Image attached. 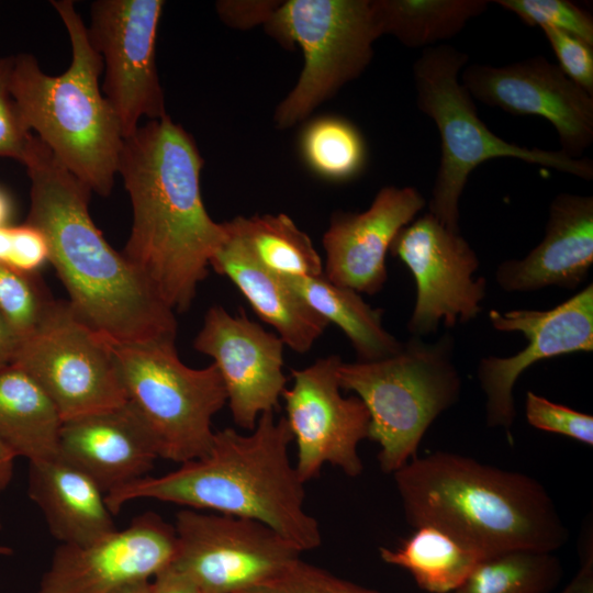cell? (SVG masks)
Masks as SVG:
<instances>
[{
  "instance_id": "3957f363",
  "label": "cell",
  "mask_w": 593,
  "mask_h": 593,
  "mask_svg": "<svg viewBox=\"0 0 593 593\" xmlns=\"http://www.w3.org/2000/svg\"><path fill=\"white\" fill-rule=\"evenodd\" d=\"M250 432H214L203 457L107 493L109 510L115 515L127 502L152 499L259 522L301 552L317 548L322 535L304 508V483L290 460L293 438L286 418L262 413Z\"/></svg>"
},
{
  "instance_id": "9c48e42d",
  "label": "cell",
  "mask_w": 593,
  "mask_h": 593,
  "mask_svg": "<svg viewBox=\"0 0 593 593\" xmlns=\"http://www.w3.org/2000/svg\"><path fill=\"white\" fill-rule=\"evenodd\" d=\"M265 29L284 47H301L304 56L295 86L276 109L273 119L279 128L306 119L359 77L379 38L370 0L282 1Z\"/></svg>"
},
{
  "instance_id": "2e32d148",
  "label": "cell",
  "mask_w": 593,
  "mask_h": 593,
  "mask_svg": "<svg viewBox=\"0 0 593 593\" xmlns=\"http://www.w3.org/2000/svg\"><path fill=\"white\" fill-rule=\"evenodd\" d=\"M489 318L496 331L519 332L527 340L515 355L484 357L478 365L486 424L511 437L516 416L513 389L521 374L539 360L593 350V284L550 310H491Z\"/></svg>"
},
{
  "instance_id": "83f0119b",
  "label": "cell",
  "mask_w": 593,
  "mask_h": 593,
  "mask_svg": "<svg viewBox=\"0 0 593 593\" xmlns=\"http://www.w3.org/2000/svg\"><path fill=\"white\" fill-rule=\"evenodd\" d=\"M383 562L410 572L429 593H452L467 579L480 557L444 530L424 525L401 547H381Z\"/></svg>"
},
{
  "instance_id": "4fadbf2b",
  "label": "cell",
  "mask_w": 593,
  "mask_h": 593,
  "mask_svg": "<svg viewBox=\"0 0 593 593\" xmlns=\"http://www.w3.org/2000/svg\"><path fill=\"white\" fill-rule=\"evenodd\" d=\"M411 271L416 283V301L407 323L413 336L435 333L468 323L481 312L486 280L473 278L479 258L460 232L443 225L425 213L404 226L390 250Z\"/></svg>"
},
{
  "instance_id": "44dd1931",
  "label": "cell",
  "mask_w": 593,
  "mask_h": 593,
  "mask_svg": "<svg viewBox=\"0 0 593 593\" xmlns=\"http://www.w3.org/2000/svg\"><path fill=\"white\" fill-rule=\"evenodd\" d=\"M592 264L593 197L560 193L550 203L541 242L524 258L501 262L495 280L507 292L572 290L586 279Z\"/></svg>"
},
{
  "instance_id": "ffe728a7",
  "label": "cell",
  "mask_w": 593,
  "mask_h": 593,
  "mask_svg": "<svg viewBox=\"0 0 593 593\" xmlns=\"http://www.w3.org/2000/svg\"><path fill=\"white\" fill-rule=\"evenodd\" d=\"M57 457L91 477L107 494L146 475L158 440L131 401L61 423Z\"/></svg>"
},
{
  "instance_id": "4316f807",
  "label": "cell",
  "mask_w": 593,
  "mask_h": 593,
  "mask_svg": "<svg viewBox=\"0 0 593 593\" xmlns=\"http://www.w3.org/2000/svg\"><path fill=\"white\" fill-rule=\"evenodd\" d=\"M255 260L280 277H312L324 273L312 240L286 214L236 216L224 222Z\"/></svg>"
},
{
  "instance_id": "1f68e13d",
  "label": "cell",
  "mask_w": 593,
  "mask_h": 593,
  "mask_svg": "<svg viewBox=\"0 0 593 593\" xmlns=\"http://www.w3.org/2000/svg\"><path fill=\"white\" fill-rule=\"evenodd\" d=\"M528 26L552 27L593 45V19L589 12L568 0H495Z\"/></svg>"
},
{
  "instance_id": "8992f818",
  "label": "cell",
  "mask_w": 593,
  "mask_h": 593,
  "mask_svg": "<svg viewBox=\"0 0 593 593\" xmlns=\"http://www.w3.org/2000/svg\"><path fill=\"white\" fill-rule=\"evenodd\" d=\"M468 55L447 44L423 49L413 65L418 110L430 118L440 138V158L428 202L429 213L454 232L459 230V202L470 174L494 158L519 159L583 180L593 179V163L559 150L525 147L494 134L480 119L460 81Z\"/></svg>"
},
{
  "instance_id": "7bdbcfd3",
  "label": "cell",
  "mask_w": 593,
  "mask_h": 593,
  "mask_svg": "<svg viewBox=\"0 0 593 593\" xmlns=\"http://www.w3.org/2000/svg\"><path fill=\"white\" fill-rule=\"evenodd\" d=\"M12 203L8 194L0 189V227L10 225Z\"/></svg>"
},
{
  "instance_id": "52a82bcc",
  "label": "cell",
  "mask_w": 593,
  "mask_h": 593,
  "mask_svg": "<svg viewBox=\"0 0 593 593\" xmlns=\"http://www.w3.org/2000/svg\"><path fill=\"white\" fill-rule=\"evenodd\" d=\"M454 347L449 333L435 343L412 336L388 358L339 363L340 389L355 392L368 410L367 439L379 445L384 473L415 458L428 427L458 402L461 377Z\"/></svg>"
},
{
  "instance_id": "f546056e",
  "label": "cell",
  "mask_w": 593,
  "mask_h": 593,
  "mask_svg": "<svg viewBox=\"0 0 593 593\" xmlns=\"http://www.w3.org/2000/svg\"><path fill=\"white\" fill-rule=\"evenodd\" d=\"M300 149L307 167L333 182L357 178L367 164V145L360 131L340 116L310 121L301 133Z\"/></svg>"
},
{
  "instance_id": "8fae6325",
  "label": "cell",
  "mask_w": 593,
  "mask_h": 593,
  "mask_svg": "<svg viewBox=\"0 0 593 593\" xmlns=\"http://www.w3.org/2000/svg\"><path fill=\"white\" fill-rule=\"evenodd\" d=\"M172 566L200 593H240L281 572L301 551L248 518L183 508L176 515Z\"/></svg>"
},
{
  "instance_id": "5b68a950",
  "label": "cell",
  "mask_w": 593,
  "mask_h": 593,
  "mask_svg": "<svg viewBox=\"0 0 593 593\" xmlns=\"http://www.w3.org/2000/svg\"><path fill=\"white\" fill-rule=\"evenodd\" d=\"M71 44V63L45 74L31 54L13 57L10 92L30 131L90 192L110 194L123 146L120 122L99 86L103 61L71 0H53Z\"/></svg>"
},
{
  "instance_id": "f6af8a7d",
  "label": "cell",
  "mask_w": 593,
  "mask_h": 593,
  "mask_svg": "<svg viewBox=\"0 0 593 593\" xmlns=\"http://www.w3.org/2000/svg\"><path fill=\"white\" fill-rule=\"evenodd\" d=\"M0 529H1V522H0ZM11 553H12V550L9 547L0 544V556H9Z\"/></svg>"
},
{
  "instance_id": "ab89813d",
  "label": "cell",
  "mask_w": 593,
  "mask_h": 593,
  "mask_svg": "<svg viewBox=\"0 0 593 593\" xmlns=\"http://www.w3.org/2000/svg\"><path fill=\"white\" fill-rule=\"evenodd\" d=\"M581 564L572 580L559 593H593V548L586 542L582 549Z\"/></svg>"
},
{
  "instance_id": "f1b7e54d",
  "label": "cell",
  "mask_w": 593,
  "mask_h": 593,
  "mask_svg": "<svg viewBox=\"0 0 593 593\" xmlns=\"http://www.w3.org/2000/svg\"><path fill=\"white\" fill-rule=\"evenodd\" d=\"M561 577L553 552L513 549L480 558L452 593H550Z\"/></svg>"
},
{
  "instance_id": "7c38bea8",
  "label": "cell",
  "mask_w": 593,
  "mask_h": 593,
  "mask_svg": "<svg viewBox=\"0 0 593 593\" xmlns=\"http://www.w3.org/2000/svg\"><path fill=\"white\" fill-rule=\"evenodd\" d=\"M161 0H97L91 3L89 41L103 61V96L126 138L148 121L165 115L156 66Z\"/></svg>"
},
{
  "instance_id": "e0dca14e",
  "label": "cell",
  "mask_w": 593,
  "mask_h": 593,
  "mask_svg": "<svg viewBox=\"0 0 593 593\" xmlns=\"http://www.w3.org/2000/svg\"><path fill=\"white\" fill-rule=\"evenodd\" d=\"M175 526L154 512L85 546L59 544L37 593H116L172 564Z\"/></svg>"
},
{
  "instance_id": "d4e9b609",
  "label": "cell",
  "mask_w": 593,
  "mask_h": 593,
  "mask_svg": "<svg viewBox=\"0 0 593 593\" xmlns=\"http://www.w3.org/2000/svg\"><path fill=\"white\" fill-rule=\"evenodd\" d=\"M282 278L313 311L345 333L358 361L384 359L400 350L402 343L382 326V311L355 290L333 283L324 273Z\"/></svg>"
},
{
  "instance_id": "836d02e7",
  "label": "cell",
  "mask_w": 593,
  "mask_h": 593,
  "mask_svg": "<svg viewBox=\"0 0 593 593\" xmlns=\"http://www.w3.org/2000/svg\"><path fill=\"white\" fill-rule=\"evenodd\" d=\"M527 422L535 428L559 434L593 446V416L555 403L528 391L525 399Z\"/></svg>"
},
{
  "instance_id": "7402d4cb",
  "label": "cell",
  "mask_w": 593,
  "mask_h": 593,
  "mask_svg": "<svg viewBox=\"0 0 593 593\" xmlns=\"http://www.w3.org/2000/svg\"><path fill=\"white\" fill-rule=\"evenodd\" d=\"M27 493L60 544L90 545L118 529L97 482L57 456L29 461Z\"/></svg>"
},
{
  "instance_id": "603a6c76",
  "label": "cell",
  "mask_w": 593,
  "mask_h": 593,
  "mask_svg": "<svg viewBox=\"0 0 593 593\" xmlns=\"http://www.w3.org/2000/svg\"><path fill=\"white\" fill-rule=\"evenodd\" d=\"M210 267L237 287L256 315L271 325L292 350L309 351L327 327L328 323L282 277L259 265L228 231Z\"/></svg>"
},
{
  "instance_id": "74e56055",
  "label": "cell",
  "mask_w": 593,
  "mask_h": 593,
  "mask_svg": "<svg viewBox=\"0 0 593 593\" xmlns=\"http://www.w3.org/2000/svg\"><path fill=\"white\" fill-rule=\"evenodd\" d=\"M282 1H219L217 14L224 23L236 29H249L266 23Z\"/></svg>"
},
{
  "instance_id": "e575fe53",
  "label": "cell",
  "mask_w": 593,
  "mask_h": 593,
  "mask_svg": "<svg viewBox=\"0 0 593 593\" xmlns=\"http://www.w3.org/2000/svg\"><path fill=\"white\" fill-rule=\"evenodd\" d=\"M13 57H0V157L24 163L34 135L25 125L10 92Z\"/></svg>"
},
{
  "instance_id": "484cf974",
  "label": "cell",
  "mask_w": 593,
  "mask_h": 593,
  "mask_svg": "<svg viewBox=\"0 0 593 593\" xmlns=\"http://www.w3.org/2000/svg\"><path fill=\"white\" fill-rule=\"evenodd\" d=\"M486 0H370L378 36L392 35L412 48H428L459 34L483 14Z\"/></svg>"
},
{
  "instance_id": "5bb4252c",
  "label": "cell",
  "mask_w": 593,
  "mask_h": 593,
  "mask_svg": "<svg viewBox=\"0 0 593 593\" xmlns=\"http://www.w3.org/2000/svg\"><path fill=\"white\" fill-rule=\"evenodd\" d=\"M342 361L331 355L292 369L293 384L282 392L284 418L298 449L294 467L304 484L326 463L348 477H358L363 469L358 446L368 438L369 413L359 398L342 395L337 378Z\"/></svg>"
},
{
  "instance_id": "9a60e30c",
  "label": "cell",
  "mask_w": 593,
  "mask_h": 593,
  "mask_svg": "<svg viewBox=\"0 0 593 593\" xmlns=\"http://www.w3.org/2000/svg\"><path fill=\"white\" fill-rule=\"evenodd\" d=\"M460 81L489 107L549 121L569 157L581 158L593 143V96L542 56L502 66L467 65Z\"/></svg>"
},
{
  "instance_id": "b9f144b4",
  "label": "cell",
  "mask_w": 593,
  "mask_h": 593,
  "mask_svg": "<svg viewBox=\"0 0 593 593\" xmlns=\"http://www.w3.org/2000/svg\"><path fill=\"white\" fill-rule=\"evenodd\" d=\"M18 455L0 438V493L10 484Z\"/></svg>"
},
{
  "instance_id": "f35d334b",
  "label": "cell",
  "mask_w": 593,
  "mask_h": 593,
  "mask_svg": "<svg viewBox=\"0 0 593 593\" xmlns=\"http://www.w3.org/2000/svg\"><path fill=\"white\" fill-rule=\"evenodd\" d=\"M152 593H200L193 581L170 564L153 578Z\"/></svg>"
},
{
  "instance_id": "d6a6232c",
  "label": "cell",
  "mask_w": 593,
  "mask_h": 593,
  "mask_svg": "<svg viewBox=\"0 0 593 593\" xmlns=\"http://www.w3.org/2000/svg\"><path fill=\"white\" fill-rule=\"evenodd\" d=\"M240 593H383L337 577L301 559Z\"/></svg>"
},
{
  "instance_id": "d6986e66",
  "label": "cell",
  "mask_w": 593,
  "mask_h": 593,
  "mask_svg": "<svg viewBox=\"0 0 593 593\" xmlns=\"http://www.w3.org/2000/svg\"><path fill=\"white\" fill-rule=\"evenodd\" d=\"M425 205L416 188L388 186L366 211L335 212L323 235L325 277L358 293H378L388 279L385 260L392 242Z\"/></svg>"
},
{
  "instance_id": "277c9868",
  "label": "cell",
  "mask_w": 593,
  "mask_h": 593,
  "mask_svg": "<svg viewBox=\"0 0 593 593\" xmlns=\"http://www.w3.org/2000/svg\"><path fill=\"white\" fill-rule=\"evenodd\" d=\"M392 475L412 527L439 528L480 558L513 549L555 552L568 540L552 497L525 473L435 451Z\"/></svg>"
},
{
  "instance_id": "d590c367",
  "label": "cell",
  "mask_w": 593,
  "mask_h": 593,
  "mask_svg": "<svg viewBox=\"0 0 593 593\" xmlns=\"http://www.w3.org/2000/svg\"><path fill=\"white\" fill-rule=\"evenodd\" d=\"M541 31L558 59V66L575 85L593 96V45L563 31Z\"/></svg>"
},
{
  "instance_id": "4dcf8cb0",
  "label": "cell",
  "mask_w": 593,
  "mask_h": 593,
  "mask_svg": "<svg viewBox=\"0 0 593 593\" xmlns=\"http://www.w3.org/2000/svg\"><path fill=\"white\" fill-rule=\"evenodd\" d=\"M54 301L36 273L0 264V313L22 339L35 332Z\"/></svg>"
},
{
  "instance_id": "ee69618b",
  "label": "cell",
  "mask_w": 593,
  "mask_h": 593,
  "mask_svg": "<svg viewBox=\"0 0 593 593\" xmlns=\"http://www.w3.org/2000/svg\"><path fill=\"white\" fill-rule=\"evenodd\" d=\"M116 593H152V582L141 581L134 584H131Z\"/></svg>"
},
{
  "instance_id": "ac0fdd59",
  "label": "cell",
  "mask_w": 593,
  "mask_h": 593,
  "mask_svg": "<svg viewBox=\"0 0 593 593\" xmlns=\"http://www.w3.org/2000/svg\"><path fill=\"white\" fill-rule=\"evenodd\" d=\"M194 349L213 359L227 394L234 423L253 430L259 416L273 412L286 389L282 339L242 312L233 316L211 306Z\"/></svg>"
},
{
  "instance_id": "7a4b0ae2",
  "label": "cell",
  "mask_w": 593,
  "mask_h": 593,
  "mask_svg": "<svg viewBox=\"0 0 593 593\" xmlns=\"http://www.w3.org/2000/svg\"><path fill=\"white\" fill-rule=\"evenodd\" d=\"M23 165L31 182L25 222L44 234L72 311L115 344L175 339V312L98 230L90 190L36 136Z\"/></svg>"
},
{
  "instance_id": "ba28073f",
  "label": "cell",
  "mask_w": 593,
  "mask_h": 593,
  "mask_svg": "<svg viewBox=\"0 0 593 593\" xmlns=\"http://www.w3.org/2000/svg\"><path fill=\"white\" fill-rule=\"evenodd\" d=\"M111 344L127 400L155 434L160 458L181 465L206 455L214 436L212 418L227 403L215 365L188 367L175 339Z\"/></svg>"
},
{
  "instance_id": "8d00e7d4",
  "label": "cell",
  "mask_w": 593,
  "mask_h": 593,
  "mask_svg": "<svg viewBox=\"0 0 593 593\" xmlns=\"http://www.w3.org/2000/svg\"><path fill=\"white\" fill-rule=\"evenodd\" d=\"M49 261V248L44 234L35 226L23 223L10 225V244L5 266L35 273Z\"/></svg>"
},
{
  "instance_id": "6da1fadb",
  "label": "cell",
  "mask_w": 593,
  "mask_h": 593,
  "mask_svg": "<svg viewBox=\"0 0 593 593\" xmlns=\"http://www.w3.org/2000/svg\"><path fill=\"white\" fill-rule=\"evenodd\" d=\"M203 159L193 137L168 115L124 138L118 174L133 209L123 256L174 312L187 311L210 260L227 238L205 210Z\"/></svg>"
},
{
  "instance_id": "60d3db41",
  "label": "cell",
  "mask_w": 593,
  "mask_h": 593,
  "mask_svg": "<svg viewBox=\"0 0 593 593\" xmlns=\"http://www.w3.org/2000/svg\"><path fill=\"white\" fill-rule=\"evenodd\" d=\"M23 339L0 313V367L13 363Z\"/></svg>"
},
{
  "instance_id": "30bf717a",
  "label": "cell",
  "mask_w": 593,
  "mask_h": 593,
  "mask_svg": "<svg viewBox=\"0 0 593 593\" xmlns=\"http://www.w3.org/2000/svg\"><path fill=\"white\" fill-rule=\"evenodd\" d=\"M51 399L63 422L127 401L111 342L55 300L15 361Z\"/></svg>"
},
{
  "instance_id": "cb8c5ba5",
  "label": "cell",
  "mask_w": 593,
  "mask_h": 593,
  "mask_svg": "<svg viewBox=\"0 0 593 593\" xmlns=\"http://www.w3.org/2000/svg\"><path fill=\"white\" fill-rule=\"evenodd\" d=\"M61 418L40 384L21 367H0V438L29 461L57 456Z\"/></svg>"
}]
</instances>
